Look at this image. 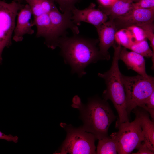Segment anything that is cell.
<instances>
[{
    "mask_svg": "<svg viewBox=\"0 0 154 154\" xmlns=\"http://www.w3.org/2000/svg\"><path fill=\"white\" fill-rule=\"evenodd\" d=\"M77 35L60 37L58 46L65 63L70 66L72 72L76 73L81 77L86 74L84 69L88 64L105 59L96 46L98 40Z\"/></svg>",
    "mask_w": 154,
    "mask_h": 154,
    "instance_id": "6da1fadb",
    "label": "cell"
},
{
    "mask_svg": "<svg viewBox=\"0 0 154 154\" xmlns=\"http://www.w3.org/2000/svg\"><path fill=\"white\" fill-rule=\"evenodd\" d=\"M72 106L79 111L83 123L82 127L85 131L92 133L98 140L108 137L109 128L116 116L107 100L94 97L89 98L85 104L75 96L72 99Z\"/></svg>",
    "mask_w": 154,
    "mask_h": 154,
    "instance_id": "7a4b0ae2",
    "label": "cell"
},
{
    "mask_svg": "<svg viewBox=\"0 0 154 154\" xmlns=\"http://www.w3.org/2000/svg\"><path fill=\"white\" fill-rule=\"evenodd\" d=\"M114 53L110 69L103 73H99L98 76L104 79L106 88L103 94V99L110 100L118 113L119 123L129 121L126 106V96L122 74L119 67V55L121 45L115 42L113 46Z\"/></svg>",
    "mask_w": 154,
    "mask_h": 154,
    "instance_id": "3957f363",
    "label": "cell"
},
{
    "mask_svg": "<svg viewBox=\"0 0 154 154\" xmlns=\"http://www.w3.org/2000/svg\"><path fill=\"white\" fill-rule=\"evenodd\" d=\"M60 125L66 131V136L54 154H96L95 141L96 139L94 135L85 131L82 127L76 128L64 123Z\"/></svg>",
    "mask_w": 154,
    "mask_h": 154,
    "instance_id": "277c9868",
    "label": "cell"
},
{
    "mask_svg": "<svg viewBox=\"0 0 154 154\" xmlns=\"http://www.w3.org/2000/svg\"><path fill=\"white\" fill-rule=\"evenodd\" d=\"M128 115L137 106L145 104L154 91V78L151 76L144 77L140 75L128 76L122 75Z\"/></svg>",
    "mask_w": 154,
    "mask_h": 154,
    "instance_id": "5b68a950",
    "label": "cell"
},
{
    "mask_svg": "<svg viewBox=\"0 0 154 154\" xmlns=\"http://www.w3.org/2000/svg\"><path fill=\"white\" fill-rule=\"evenodd\" d=\"M135 120L131 122H116L117 132L112 133L110 136L116 142L118 154H129L135 149H138L144 140V134L141 125L140 119L135 114Z\"/></svg>",
    "mask_w": 154,
    "mask_h": 154,
    "instance_id": "8992f818",
    "label": "cell"
},
{
    "mask_svg": "<svg viewBox=\"0 0 154 154\" xmlns=\"http://www.w3.org/2000/svg\"><path fill=\"white\" fill-rule=\"evenodd\" d=\"M24 6L15 0L9 3L0 0V64L3 49L11 44L15 19Z\"/></svg>",
    "mask_w": 154,
    "mask_h": 154,
    "instance_id": "52a82bcc",
    "label": "cell"
},
{
    "mask_svg": "<svg viewBox=\"0 0 154 154\" xmlns=\"http://www.w3.org/2000/svg\"><path fill=\"white\" fill-rule=\"evenodd\" d=\"M154 8L132 9L124 15L118 17L113 21L117 29L126 28L132 25L139 26L153 22Z\"/></svg>",
    "mask_w": 154,
    "mask_h": 154,
    "instance_id": "ba28073f",
    "label": "cell"
},
{
    "mask_svg": "<svg viewBox=\"0 0 154 154\" xmlns=\"http://www.w3.org/2000/svg\"><path fill=\"white\" fill-rule=\"evenodd\" d=\"M50 22L54 32L59 38L66 36L67 30L70 29L74 35H78L79 31L77 25L72 19L71 11H66L61 13L56 7L48 13Z\"/></svg>",
    "mask_w": 154,
    "mask_h": 154,
    "instance_id": "9c48e42d",
    "label": "cell"
},
{
    "mask_svg": "<svg viewBox=\"0 0 154 154\" xmlns=\"http://www.w3.org/2000/svg\"><path fill=\"white\" fill-rule=\"evenodd\" d=\"M93 3L85 9L80 10L74 7L72 11V19L76 25L80 22L87 23L94 25L96 28L107 21L108 17L99 9L95 8Z\"/></svg>",
    "mask_w": 154,
    "mask_h": 154,
    "instance_id": "30bf717a",
    "label": "cell"
},
{
    "mask_svg": "<svg viewBox=\"0 0 154 154\" xmlns=\"http://www.w3.org/2000/svg\"><path fill=\"white\" fill-rule=\"evenodd\" d=\"M32 23L37 27L36 37H44L45 44L48 47L54 49L58 46L59 38L54 32L48 13L34 18Z\"/></svg>",
    "mask_w": 154,
    "mask_h": 154,
    "instance_id": "8fae6325",
    "label": "cell"
},
{
    "mask_svg": "<svg viewBox=\"0 0 154 154\" xmlns=\"http://www.w3.org/2000/svg\"><path fill=\"white\" fill-rule=\"evenodd\" d=\"M99 37V50L105 59L109 60L108 50L115 41V34L117 29L113 20L106 21L96 28Z\"/></svg>",
    "mask_w": 154,
    "mask_h": 154,
    "instance_id": "7c38bea8",
    "label": "cell"
},
{
    "mask_svg": "<svg viewBox=\"0 0 154 154\" xmlns=\"http://www.w3.org/2000/svg\"><path fill=\"white\" fill-rule=\"evenodd\" d=\"M32 15L30 7L27 4L24 5L19 12L13 37L14 41L16 42L21 41L25 35H32L34 33V30L32 28V23L30 22Z\"/></svg>",
    "mask_w": 154,
    "mask_h": 154,
    "instance_id": "4fadbf2b",
    "label": "cell"
},
{
    "mask_svg": "<svg viewBox=\"0 0 154 154\" xmlns=\"http://www.w3.org/2000/svg\"><path fill=\"white\" fill-rule=\"evenodd\" d=\"M119 59L124 63L128 69L135 71L143 76H149L146 71L145 59L140 54L133 51H128L123 47L121 48Z\"/></svg>",
    "mask_w": 154,
    "mask_h": 154,
    "instance_id": "5bb4252c",
    "label": "cell"
},
{
    "mask_svg": "<svg viewBox=\"0 0 154 154\" xmlns=\"http://www.w3.org/2000/svg\"><path fill=\"white\" fill-rule=\"evenodd\" d=\"M133 112L137 115L141 120V125L144 134L143 142L154 153V123L151 120L148 112L142 107L137 106L133 109Z\"/></svg>",
    "mask_w": 154,
    "mask_h": 154,
    "instance_id": "9a60e30c",
    "label": "cell"
},
{
    "mask_svg": "<svg viewBox=\"0 0 154 154\" xmlns=\"http://www.w3.org/2000/svg\"><path fill=\"white\" fill-rule=\"evenodd\" d=\"M133 3L130 0H117L110 6L98 9L108 16L110 20H113L131 10Z\"/></svg>",
    "mask_w": 154,
    "mask_h": 154,
    "instance_id": "2e32d148",
    "label": "cell"
},
{
    "mask_svg": "<svg viewBox=\"0 0 154 154\" xmlns=\"http://www.w3.org/2000/svg\"><path fill=\"white\" fill-rule=\"evenodd\" d=\"M23 0L30 6L34 18L44 13H48L56 7L54 0Z\"/></svg>",
    "mask_w": 154,
    "mask_h": 154,
    "instance_id": "e0dca14e",
    "label": "cell"
},
{
    "mask_svg": "<svg viewBox=\"0 0 154 154\" xmlns=\"http://www.w3.org/2000/svg\"><path fill=\"white\" fill-rule=\"evenodd\" d=\"M117 144L110 137L99 140L96 151L98 154H117Z\"/></svg>",
    "mask_w": 154,
    "mask_h": 154,
    "instance_id": "ac0fdd59",
    "label": "cell"
},
{
    "mask_svg": "<svg viewBox=\"0 0 154 154\" xmlns=\"http://www.w3.org/2000/svg\"><path fill=\"white\" fill-rule=\"evenodd\" d=\"M147 39L133 43L129 49L143 56L152 58L153 65L152 68H154V52L150 48Z\"/></svg>",
    "mask_w": 154,
    "mask_h": 154,
    "instance_id": "d6986e66",
    "label": "cell"
},
{
    "mask_svg": "<svg viewBox=\"0 0 154 154\" xmlns=\"http://www.w3.org/2000/svg\"><path fill=\"white\" fill-rule=\"evenodd\" d=\"M115 40L118 44L128 49L133 43L131 35L126 28H122L117 31L115 34Z\"/></svg>",
    "mask_w": 154,
    "mask_h": 154,
    "instance_id": "ffe728a7",
    "label": "cell"
},
{
    "mask_svg": "<svg viewBox=\"0 0 154 154\" xmlns=\"http://www.w3.org/2000/svg\"><path fill=\"white\" fill-rule=\"evenodd\" d=\"M132 37L133 43L147 39L145 32L140 27L132 25L126 27Z\"/></svg>",
    "mask_w": 154,
    "mask_h": 154,
    "instance_id": "44dd1931",
    "label": "cell"
},
{
    "mask_svg": "<svg viewBox=\"0 0 154 154\" xmlns=\"http://www.w3.org/2000/svg\"><path fill=\"white\" fill-rule=\"evenodd\" d=\"M144 31L147 39L150 41V45L154 52V26L153 22L145 23L138 26Z\"/></svg>",
    "mask_w": 154,
    "mask_h": 154,
    "instance_id": "7402d4cb",
    "label": "cell"
},
{
    "mask_svg": "<svg viewBox=\"0 0 154 154\" xmlns=\"http://www.w3.org/2000/svg\"><path fill=\"white\" fill-rule=\"evenodd\" d=\"M59 5L60 10L63 13L71 11L75 4L82 0H54Z\"/></svg>",
    "mask_w": 154,
    "mask_h": 154,
    "instance_id": "603a6c76",
    "label": "cell"
},
{
    "mask_svg": "<svg viewBox=\"0 0 154 154\" xmlns=\"http://www.w3.org/2000/svg\"><path fill=\"white\" fill-rule=\"evenodd\" d=\"M154 8V0H140L133 3L132 9H151Z\"/></svg>",
    "mask_w": 154,
    "mask_h": 154,
    "instance_id": "cb8c5ba5",
    "label": "cell"
},
{
    "mask_svg": "<svg viewBox=\"0 0 154 154\" xmlns=\"http://www.w3.org/2000/svg\"><path fill=\"white\" fill-rule=\"evenodd\" d=\"M138 151L132 154H153L154 153L151 151L145 143L143 141L139 146Z\"/></svg>",
    "mask_w": 154,
    "mask_h": 154,
    "instance_id": "d4e9b609",
    "label": "cell"
},
{
    "mask_svg": "<svg viewBox=\"0 0 154 154\" xmlns=\"http://www.w3.org/2000/svg\"><path fill=\"white\" fill-rule=\"evenodd\" d=\"M18 137L17 136H13L9 134L7 135L0 131V139L6 140L9 142L13 141L15 143L18 142Z\"/></svg>",
    "mask_w": 154,
    "mask_h": 154,
    "instance_id": "484cf974",
    "label": "cell"
},
{
    "mask_svg": "<svg viewBox=\"0 0 154 154\" xmlns=\"http://www.w3.org/2000/svg\"><path fill=\"white\" fill-rule=\"evenodd\" d=\"M144 104L147 108L154 109V91L148 98Z\"/></svg>",
    "mask_w": 154,
    "mask_h": 154,
    "instance_id": "4316f807",
    "label": "cell"
},
{
    "mask_svg": "<svg viewBox=\"0 0 154 154\" xmlns=\"http://www.w3.org/2000/svg\"><path fill=\"white\" fill-rule=\"evenodd\" d=\"M99 4L98 8L105 7L110 6L117 0H97Z\"/></svg>",
    "mask_w": 154,
    "mask_h": 154,
    "instance_id": "83f0119b",
    "label": "cell"
},
{
    "mask_svg": "<svg viewBox=\"0 0 154 154\" xmlns=\"http://www.w3.org/2000/svg\"><path fill=\"white\" fill-rule=\"evenodd\" d=\"M14 0L20 3H21L22 1H23V0Z\"/></svg>",
    "mask_w": 154,
    "mask_h": 154,
    "instance_id": "f1b7e54d",
    "label": "cell"
},
{
    "mask_svg": "<svg viewBox=\"0 0 154 154\" xmlns=\"http://www.w3.org/2000/svg\"><path fill=\"white\" fill-rule=\"evenodd\" d=\"M130 0L131 1L133 2H136L140 0Z\"/></svg>",
    "mask_w": 154,
    "mask_h": 154,
    "instance_id": "f546056e",
    "label": "cell"
}]
</instances>
